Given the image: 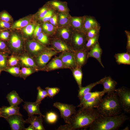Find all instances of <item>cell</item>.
I'll return each mask as SVG.
<instances>
[{"label":"cell","mask_w":130,"mask_h":130,"mask_svg":"<svg viewBox=\"0 0 130 130\" xmlns=\"http://www.w3.org/2000/svg\"><path fill=\"white\" fill-rule=\"evenodd\" d=\"M64 68L65 67L59 56L53 58L46 67V70L47 71Z\"/></svg>","instance_id":"obj_18"},{"label":"cell","mask_w":130,"mask_h":130,"mask_svg":"<svg viewBox=\"0 0 130 130\" xmlns=\"http://www.w3.org/2000/svg\"><path fill=\"white\" fill-rule=\"evenodd\" d=\"M6 98L10 106L14 107H18L23 101V99L15 91H12L8 94L6 96Z\"/></svg>","instance_id":"obj_19"},{"label":"cell","mask_w":130,"mask_h":130,"mask_svg":"<svg viewBox=\"0 0 130 130\" xmlns=\"http://www.w3.org/2000/svg\"><path fill=\"white\" fill-rule=\"evenodd\" d=\"M129 119L123 113L110 116L100 114L88 127L90 130H116Z\"/></svg>","instance_id":"obj_2"},{"label":"cell","mask_w":130,"mask_h":130,"mask_svg":"<svg viewBox=\"0 0 130 130\" xmlns=\"http://www.w3.org/2000/svg\"><path fill=\"white\" fill-rule=\"evenodd\" d=\"M48 4L51 7L61 13H65L68 10L67 3L65 2L54 0L49 1Z\"/></svg>","instance_id":"obj_20"},{"label":"cell","mask_w":130,"mask_h":130,"mask_svg":"<svg viewBox=\"0 0 130 130\" xmlns=\"http://www.w3.org/2000/svg\"><path fill=\"white\" fill-rule=\"evenodd\" d=\"M42 28L43 30L49 34H52L54 29L53 25L48 23L43 24L42 25Z\"/></svg>","instance_id":"obj_39"},{"label":"cell","mask_w":130,"mask_h":130,"mask_svg":"<svg viewBox=\"0 0 130 130\" xmlns=\"http://www.w3.org/2000/svg\"><path fill=\"white\" fill-rule=\"evenodd\" d=\"M53 14V11L52 10H49L48 11L45 16L39 19V20L44 22H46L50 20L52 17Z\"/></svg>","instance_id":"obj_42"},{"label":"cell","mask_w":130,"mask_h":130,"mask_svg":"<svg viewBox=\"0 0 130 130\" xmlns=\"http://www.w3.org/2000/svg\"><path fill=\"white\" fill-rule=\"evenodd\" d=\"M6 47V45L5 43L3 41L0 40V50H5Z\"/></svg>","instance_id":"obj_52"},{"label":"cell","mask_w":130,"mask_h":130,"mask_svg":"<svg viewBox=\"0 0 130 130\" xmlns=\"http://www.w3.org/2000/svg\"><path fill=\"white\" fill-rule=\"evenodd\" d=\"M70 40L71 46L74 52L84 49L87 41L85 33L76 30L72 32Z\"/></svg>","instance_id":"obj_5"},{"label":"cell","mask_w":130,"mask_h":130,"mask_svg":"<svg viewBox=\"0 0 130 130\" xmlns=\"http://www.w3.org/2000/svg\"><path fill=\"white\" fill-rule=\"evenodd\" d=\"M101 27L90 29L86 33L87 40L99 34Z\"/></svg>","instance_id":"obj_33"},{"label":"cell","mask_w":130,"mask_h":130,"mask_svg":"<svg viewBox=\"0 0 130 130\" xmlns=\"http://www.w3.org/2000/svg\"><path fill=\"white\" fill-rule=\"evenodd\" d=\"M99 34L88 39L84 46V49L89 51L90 49L98 42Z\"/></svg>","instance_id":"obj_31"},{"label":"cell","mask_w":130,"mask_h":130,"mask_svg":"<svg viewBox=\"0 0 130 130\" xmlns=\"http://www.w3.org/2000/svg\"><path fill=\"white\" fill-rule=\"evenodd\" d=\"M125 32L127 38L126 46L127 52L130 53V32L126 30L125 31Z\"/></svg>","instance_id":"obj_44"},{"label":"cell","mask_w":130,"mask_h":130,"mask_svg":"<svg viewBox=\"0 0 130 130\" xmlns=\"http://www.w3.org/2000/svg\"><path fill=\"white\" fill-rule=\"evenodd\" d=\"M114 57L117 63L119 64L130 65V53H117L115 54Z\"/></svg>","instance_id":"obj_21"},{"label":"cell","mask_w":130,"mask_h":130,"mask_svg":"<svg viewBox=\"0 0 130 130\" xmlns=\"http://www.w3.org/2000/svg\"><path fill=\"white\" fill-rule=\"evenodd\" d=\"M51 24L54 26L56 25L57 24V15L55 14L51 18L50 20Z\"/></svg>","instance_id":"obj_51"},{"label":"cell","mask_w":130,"mask_h":130,"mask_svg":"<svg viewBox=\"0 0 130 130\" xmlns=\"http://www.w3.org/2000/svg\"><path fill=\"white\" fill-rule=\"evenodd\" d=\"M20 107L18 106H3L0 108V113L2 117L5 119L14 115H22L20 112Z\"/></svg>","instance_id":"obj_16"},{"label":"cell","mask_w":130,"mask_h":130,"mask_svg":"<svg viewBox=\"0 0 130 130\" xmlns=\"http://www.w3.org/2000/svg\"><path fill=\"white\" fill-rule=\"evenodd\" d=\"M105 93L103 90L101 91H95L93 92H89L79 99L80 102L77 107L80 108L82 104L87 100L93 97L99 96H103Z\"/></svg>","instance_id":"obj_26"},{"label":"cell","mask_w":130,"mask_h":130,"mask_svg":"<svg viewBox=\"0 0 130 130\" xmlns=\"http://www.w3.org/2000/svg\"><path fill=\"white\" fill-rule=\"evenodd\" d=\"M102 53V50L98 42L94 45L88 51V58L92 57L95 58L99 62L103 67H104L101 60V56Z\"/></svg>","instance_id":"obj_13"},{"label":"cell","mask_w":130,"mask_h":130,"mask_svg":"<svg viewBox=\"0 0 130 130\" xmlns=\"http://www.w3.org/2000/svg\"><path fill=\"white\" fill-rule=\"evenodd\" d=\"M42 117L40 115L37 116L33 115L29 116L27 119L25 120V122L32 125L35 130H45Z\"/></svg>","instance_id":"obj_14"},{"label":"cell","mask_w":130,"mask_h":130,"mask_svg":"<svg viewBox=\"0 0 130 130\" xmlns=\"http://www.w3.org/2000/svg\"><path fill=\"white\" fill-rule=\"evenodd\" d=\"M84 16V25L83 32L85 33L89 30L101 27L100 24L95 17L90 16Z\"/></svg>","instance_id":"obj_15"},{"label":"cell","mask_w":130,"mask_h":130,"mask_svg":"<svg viewBox=\"0 0 130 130\" xmlns=\"http://www.w3.org/2000/svg\"></svg>","instance_id":"obj_57"},{"label":"cell","mask_w":130,"mask_h":130,"mask_svg":"<svg viewBox=\"0 0 130 130\" xmlns=\"http://www.w3.org/2000/svg\"><path fill=\"white\" fill-rule=\"evenodd\" d=\"M10 16L7 13L3 12L0 14V20L8 22L11 19Z\"/></svg>","instance_id":"obj_43"},{"label":"cell","mask_w":130,"mask_h":130,"mask_svg":"<svg viewBox=\"0 0 130 130\" xmlns=\"http://www.w3.org/2000/svg\"><path fill=\"white\" fill-rule=\"evenodd\" d=\"M22 63L25 65L32 67L34 68L37 67L34 60L31 58L27 56H24L20 58Z\"/></svg>","instance_id":"obj_30"},{"label":"cell","mask_w":130,"mask_h":130,"mask_svg":"<svg viewBox=\"0 0 130 130\" xmlns=\"http://www.w3.org/2000/svg\"><path fill=\"white\" fill-rule=\"evenodd\" d=\"M10 27V24L8 22L0 20V28L7 29L9 28Z\"/></svg>","instance_id":"obj_50"},{"label":"cell","mask_w":130,"mask_h":130,"mask_svg":"<svg viewBox=\"0 0 130 130\" xmlns=\"http://www.w3.org/2000/svg\"><path fill=\"white\" fill-rule=\"evenodd\" d=\"M96 108L101 115L108 116L121 114L122 110L115 91L107 93Z\"/></svg>","instance_id":"obj_3"},{"label":"cell","mask_w":130,"mask_h":130,"mask_svg":"<svg viewBox=\"0 0 130 130\" xmlns=\"http://www.w3.org/2000/svg\"><path fill=\"white\" fill-rule=\"evenodd\" d=\"M58 118L57 114L53 112H47L46 115V120L49 124H53L55 123L57 120Z\"/></svg>","instance_id":"obj_34"},{"label":"cell","mask_w":130,"mask_h":130,"mask_svg":"<svg viewBox=\"0 0 130 130\" xmlns=\"http://www.w3.org/2000/svg\"><path fill=\"white\" fill-rule=\"evenodd\" d=\"M84 20V16L71 18V25L74 30L83 32Z\"/></svg>","instance_id":"obj_23"},{"label":"cell","mask_w":130,"mask_h":130,"mask_svg":"<svg viewBox=\"0 0 130 130\" xmlns=\"http://www.w3.org/2000/svg\"><path fill=\"white\" fill-rule=\"evenodd\" d=\"M18 60L16 57L12 56L10 57L9 59L8 62L9 65L12 66L16 65L18 63Z\"/></svg>","instance_id":"obj_47"},{"label":"cell","mask_w":130,"mask_h":130,"mask_svg":"<svg viewBox=\"0 0 130 130\" xmlns=\"http://www.w3.org/2000/svg\"><path fill=\"white\" fill-rule=\"evenodd\" d=\"M38 94L36 102L41 103V101L46 97L48 96V94L46 91L44 90L40 87L37 88Z\"/></svg>","instance_id":"obj_32"},{"label":"cell","mask_w":130,"mask_h":130,"mask_svg":"<svg viewBox=\"0 0 130 130\" xmlns=\"http://www.w3.org/2000/svg\"><path fill=\"white\" fill-rule=\"evenodd\" d=\"M103 78L91 84L86 86L82 87L78 90V97L79 99L85 94L91 92L92 89L95 86L99 84H101Z\"/></svg>","instance_id":"obj_24"},{"label":"cell","mask_w":130,"mask_h":130,"mask_svg":"<svg viewBox=\"0 0 130 130\" xmlns=\"http://www.w3.org/2000/svg\"></svg>","instance_id":"obj_58"},{"label":"cell","mask_w":130,"mask_h":130,"mask_svg":"<svg viewBox=\"0 0 130 130\" xmlns=\"http://www.w3.org/2000/svg\"><path fill=\"white\" fill-rule=\"evenodd\" d=\"M74 52H62L59 55V57L65 69H72L76 67L74 58Z\"/></svg>","instance_id":"obj_9"},{"label":"cell","mask_w":130,"mask_h":130,"mask_svg":"<svg viewBox=\"0 0 130 130\" xmlns=\"http://www.w3.org/2000/svg\"><path fill=\"white\" fill-rule=\"evenodd\" d=\"M123 130H129V127L128 126H127L126 127H125Z\"/></svg>","instance_id":"obj_55"},{"label":"cell","mask_w":130,"mask_h":130,"mask_svg":"<svg viewBox=\"0 0 130 130\" xmlns=\"http://www.w3.org/2000/svg\"><path fill=\"white\" fill-rule=\"evenodd\" d=\"M24 130H35L34 129L32 125L30 124L28 127L25 128Z\"/></svg>","instance_id":"obj_53"},{"label":"cell","mask_w":130,"mask_h":130,"mask_svg":"<svg viewBox=\"0 0 130 130\" xmlns=\"http://www.w3.org/2000/svg\"><path fill=\"white\" fill-rule=\"evenodd\" d=\"M6 58L7 56L6 55L0 52V69L6 67Z\"/></svg>","instance_id":"obj_41"},{"label":"cell","mask_w":130,"mask_h":130,"mask_svg":"<svg viewBox=\"0 0 130 130\" xmlns=\"http://www.w3.org/2000/svg\"><path fill=\"white\" fill-rule=\"evenodd\" d=\"M88 51L84 49L75 51L74 58L76 67H82L87 62Z\"/></svg>","instance_id":"obj_11"},{"label":"cell","mask_w":130,"mask_h":130,"mask_svg":"<svg viewBox=\"0 0 130 130\" xmlns=\"http://www.w3.org/2000/svg\"><path fill=\"white\" fill-rule=\"evenodd\" d=\"M53 106L59 110L61 117L66 123H69L71 116L77 111L76 110V107L72 104L56 102L53 104Z\"/></svg>","instance_id":"obj_6"},{"label":"cell","mask_w":130,"mask_h":130,"mask_svg":"<svg viewBox=\"0 0 130 130\" xmlns=\"http://www.w3.org/2000/svg\"><path fill=\"white\" fill-rule=\"evenodd\" d=\"M10 42L12 46L17 50L20 49L22 46L21 40L16 34H14L12 36Z\"/></svg>","instance_id":"obj_29"},{"label":"cell","mask_w":130,"mask_h":130,"mask_svg":"<svg viewBox=\"0 0 130 130\" xmlns=\"http://www.w3.org/2000/svg\"><path fill=\"white\" fill-rule=\"evenodd\" d=\"M72 32L68 28L63 27L58 30V35L60 39L64 41L70 40Z\"/></svg>","instance_id":"obj_28"},{"label":"cell","mask_w":130,"mask_h":130,"mask_svg":"<svg viewBox=\"0 0 130 130\" xmlns=\"http://www.w3.org/2000/svg\"><path fill=\"white\" fill-rule=\"evenodd\" d=\"M38 40L43 44H46L48 42V37L46 35L41 32L39 36L37 37Z\"/></svg>","instance_id":"obj_40"},{"label":"cell","mask_w":130,"mask_h":130,"mask_svg":"<svg viewBox=\"0 0 130 130\" xmlns=\"http://www.w3.org/2000/svg\"><path fill=\"white\" fill-rule=\"evenodd\" d=\"M71 70L73 76L78 85L79 89H80L82 87V83L83 74L81 68L76 67Z\"/></svg>","instance_id":"obj_27"},{"label":"cell","mask_w":130,"mask_h":130,"mask_svg":"<svg viewBox=\"0 0 130 130\" xmlns=\"http://www.w3.org/2000/svg\"><path fill=\"white\" fill-rule=\"evenodd\" d=\"M41 103L35 101L32 102H25L23 105V108L27 112L28 117L35 115H38L44 117L45 115L41 112L39 105Z\"/></svg>","instance_id":"obj_10"},{"label":"cell","mask_w":130,"mask_h":130,"mask_svg":"<svg viewBox=\"0 0 130 130\" xmlns=\"http://www.w3.org/2000/svg\"><path fill=\"white\" fill-rule=\"evenodd\" d=\"M54 50L58 52H74L71 46L67 44L65 41L60 38L54 39L52 42Z\"/></svg>","instance_id":"obj_12"},{"label":"cell","mask_w":130,"mask_h":130,"mask_svg":"<svg viewBox=\"0 0 130 130\" xmlns=\"http://www.w3.org/2000/svg\"><path fill=\"white\" fill-rule=\"evenodd\" d=\"M22 116V115H14L5 119L9 124L11 130H24L25 123V120Z\"/></svg>","instance_id":"obj_8"},{"label":"cell","mask_w":130,"mask_h":130,"mask_svg":"<svg viewBox=\"0 0 130 130\" xmlns=\"http://www.w3.org/2000/svg\"><path fill=\"white\" fill-rule=\"evenodd\" d=\"M22 74L25 76H27L32 74V70L28 68L23 67L21 69Z\"/></svg>","instance_id":"obj_46"},{"label":"cell","mask_w":130,"mask_h":130,"mask_svg":"<svg viewBox=\"0 0 130 130\" xmlns=\"http://www.w3.org/2000/svg\"><path fill=\"white\" fill-rule=\"evenodd\" d=\"M34 30L38 31L40 33L41 32V28L39 25H37L36 27Z\"/></svg>","instance_id":"obj_54"},{"label":"cell","mask_w":130,"mask_h":130,"mask_svg":"<svg viewBox=\"0 0 130 130\" xmlns=\"http://www.w3.org/2000/svg\"><path fill=\"white\" fill-rule=\"evenodd\" d=\"M45 89L47 92L48 96L51 98H52L58 94L60 91V89L57 87H46Z\"/></svg>","instance_id":"obj_37"},{"label":"cell","mask_w":130,"mask_h":130,"mask_svg":"<svg viewBox=\"0 0 130 130\" xmlns=\"http://www.w3.org/2000/svg\"><path fill=\"white\" fill-rule=\"evenodd\" d=\"M47 10V8L46 7H43L41 9L39 13V19L44 17L47 13L48 11Z\"/></svg>","instance_id":"obj_48"},{"label":"cell","mask_w":130,"mask_h":130,"mask_svg":"<svg viewBox=\"0 0 130 130\" xmlns=\"http://www.w3.org/2000/svg\"><path fill=\"white\" fill-rule=\"evenodd\" d=\"M102 97V96H99L92 97L85 102L80 108L87 109L96 108Z\"/></svg>","instance_id":"obj_22"},{"label":"cell","mask_w":130,"mask_h":130,"mask_svg":"<svg viewBox=\"0 0 130 130\" xmlns=\"http://www.w3.org/2000/svg\"><path fill=\"white\" fill-rule=\"evenodd\" d=\"M28 45L29 49L31 52L38 55L45 50L43 46L36 41H32L29 42Z\"/></svg>","instance_id":"obj_25"},{"label":"cell","mask_w":130,"mask_h":130,"mask_svg":"<svg viewBox=\"0 0 130 130\" xmlns=\"http://www.w3.org/2000/svg\"><path fill=\"white\" fill-rule=\"evenodd\" d=\"M116 93L122 110L125 112H130V90L125 87L116 89Z\"/></svg>","instance_id":"obj_4"},{"label":"cell","mask_w":130,"mask_h":130,"mask_svg":"<svg viewBox=\"0 0 130 130\" xmlns=\"http://www.w3.org/2000/svg\"><path fill=\"white\" fill-rule=\"evenodd\" d=\"M0 117H2V116H1V114H0Z\"/></svg>","instance_id":"obj_56"},{"label":"cell","mask_w":130,"mask_h":130,"mask_svg":"<svg viewBox=\"0 0 130 130\" xmlns=\"http://www.w3.org/2000/svg\"><path fill=\"white\" fill-rule=\"evenodd\" d=\"M9 32L7 31H2L0 33V39L3 40H6L9 36Z\"/></svg>","instance_id":"obj_49"},{"label":"cell","mask_w":130,"mask_h":130,"mask_svg":"<svg viewBox=\"0 0 130 130\" xmlns=\"http://www.w3.org/2000/svg\"><path fill=\"white\" fill-rule=\"evenodd\" d=\"M29 20L26 19H23L19 20L15 22L13 24V28H21L25 27L28 24Z\"/></svg>","instance_id":"obj_35"},{"label":"cell","mask_w":130,"mask_h":130,"mask_svg":"<svg viewBox=\"0 0 130 130\" xmlns=\"http://www.w3.org/2000/svg\"><path fill=\"white\" fill-rule=\"evenodd\" d=\"M97 109L80 108L72 115L67 123L70 130L88 127L99 116Z\"/></svg>","instance_id":"obj_1"},{"label":"cell","mask_w":130,"mask_h":130,"mask_svg":"<svg viewBox=\"0 0 130 130\" xmlns=\"http://www.w3.org/2000/svg\"><path fill=\"white\" fill-rule=\"evenodd\" d=\"M103 86V91L105 93L115 91L117 83L110 76L105 77L103 78L101 84Z\"/></svg>","instance_id":"obj_17"},{"label":"cell","mask_w":130,"mask_h":130,"mask_svg":"<svg viewBox=\"0 0 130 130\" xmlns=\"http://www.w3.org/2000/svg\"><path fill=\"white\" fill-rule=\"evenodd\" d=\"M58 53L53 48L45 49L37 56L36 58L37 64L41 67L45 66L52 58L56 55Z\"/></svg>","instance_id":"obj_7"},{"label":"cell","mask_w":130,"mask_h":130,"mask_svg":"<svg viewBox=\"0 0 130 130\" xmlns=\"http://www.w3.org/2000/svg\"><path fill=\"white\" fill-rule=\"evenodd\" d=\"M68 16L65 13H61L59 14V23L61 26H65L69 22Z\"/></svg>","instance_id":"obj_36"},{"label":"cell","mask_w":130,"mask_h":130,"mask_svg":"<svg viewBox=\"0 0 130 130\" xmlns=\"http://www.w3.org/2000/svg\"><path fill=\"white\" fill-rule=\"evenodd\" d=\"M6 71L10 73L13 75H18L20 72L19 68L17 67H11L8 68Z\"/></svg>","instance_id":"obj_45"},{"label":"cell","mask_w":130,"mask_h":130,"mask_svg":"<svg viewBox=\"0 0 130 130\" xmlns=\"http://www.w3.org/2000/svg\"><path fill=\"white\" fill-rule=\"evenodd\" d=\"M35 26L32 24H28L23 29L24 33L26 35L30 36L33 33L35 29Z\"/></svg>","instance_id":"obj_38"}]
</instances>
